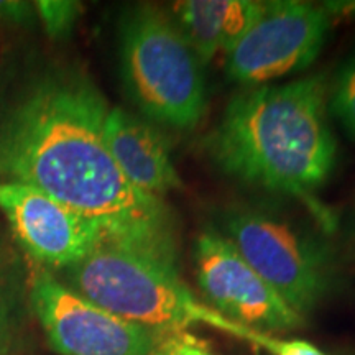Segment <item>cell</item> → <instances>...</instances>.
Here are the masks:
<instances>
[{"label": "cell", "instance_id": "9", "mask_svg": "<svg viewBox=\"0 0 355 355\" xmlns=\"http://www.w3.org/2000/svg\"><path fill=\"white\" fill-rule=\"evenodd\" d=\"M0 211L17 242L44 270L69 268L107 242L94 222L30 186L0 181Z\"/></svg>", "mask_w": 355, "mask_h": 355}, {"label": "cell", "instance_id": "6", "mask_svg": "<svg viewBox=\"0 0 355 355\" xmlns=\"http://www.w3.org/2000/svg\"><path fill=\"white\" fill-rule=\"evenodd\" d=\"M331 24L332 13L324 6L263 2L254 24L224 55L225 74L254 87L308 69L321 53Z\"/></svg>", "mask_w": 355, "mask_h": 355}, {"label": "cell", "instance_id": "13", "mask_svg": "<svg viewBox=\"0 0 355 355\" xmlns=\"http://www.w3.org/2000/svg\"><path fill=\"white\" fill-rule=\"evenodd\" d=\"M327 110L355 140V58L340 68L327 89Z\"/></svg>", "mask_w": 355, "mask_h": 355}, {"label": "cell", "instance_id": "3", "mask_svg": "<svg viewBox=\"0 0 355 355\" xmlns=\"http://www.w3.org/2000/svg\"><path fill=\"white\" fill-rule=\"evenodd\" d=\"M63 272L68 286L83 298L155 332L188 331L194 324H207L263 349L272 337L199 303L181 282L176 266L133 248L104 242Z\"/></svg>", "mask_w": 355, "mask_h": 355}, {"label": "cell", "instance_id": "10", "mask_svg": "<svg viewBox=\"0 0 355 355\" xmlns=\"http://www.w3.org/2000/svg\"><path fill=\"white\" fill-rule=\"evenodd\" d=\"M104 137L115 165L140 193L163 199L181 188L165 137L145 119L122 107H109Z\"/></svg>", "mask_w": 355, "mask_h": 355}, {"label": "cell", "instance_id": "4", "mask_svg": "<svg viewBox=\"0 0 355 355\" xmlns=\"http://www.w3.org/2000/svg\"><path fill=\"white\" fill-rule=\"evenodd\" d=\"M123 87L150 121L191 130L206 112L201 61L163 8L141 3L127 10L119 28Z\"/></svg>", "mask_w": 355, "mask_h": 355}, {"label": "cell", "instance_id": "16", "mask_svg": "<svg viewBox=\"0 0 355 355\" xmlns=\"http://www.w3.org/2000/svg\"><path fill=\"white\" fill-rule=\"evenodd\" d=\"M33 3L19 0H0V21L10 25H30L35 20Z\"/></svg>", "mask_w": 355, "mask_h": 355}, {"label": "cell", "instance_id": "12", "mask_svg": "<svg viewBox=\"0 0 355 355\" xmlns=\"http://www.w3.org/2000/svg\"><path fill=\"white\" fill-rule=\"evenodd\" d=\"M21 268L12 248L0 239V355L12 347L20 309Z\"/></svg>", "mask_w": 355, "mask_h": 355}, {"label": "cell", "instance_id": "15", "mask_svg": "<svg viewBox=\"0 0 355 355\" xmlns=\"http://www.w3.org/2000/svg\"><path fill=\"white\" fill-rule=\"evenodd\" d=\"M153 355H216V352L188 331H163L158 332Z\"/></svg>", "mask_w": 355, "mask_h": 355}, {"label": "cell", "instance_id": "14", "mask_svg": "<svg viewBox=\"0 0 355 355\" xmlns=\"http://www.w3.org/2000/svg\"><path fill=\"white\" fill-rule=\"evenodd\" d=\"M33 8L44 33L55 42L66 40L73 33L83 12L81 3L73 0H40L33 2Z\"/></svg>", "mask_w": 355, "mask_h": 355}, {"label": "cell", "instance_id": "2", "mask_svg": "<svg viewBox=\"0 0 355 355\" xmlns=\"http://www.w3.org/2000/svg\"><path fill=\"white\" fill-rule=\"evenodd\" d=\"M327 89L326 74H314L234 96L209 139L220 170L248 184L308 201L336 165Z\"/></svg>", "mask_w": 355, "mask_h": 355}, {"label": "cell", "instance_id": "5", "mask_svg": "<svg viewBox=\"0 0 355 355\" xmlns=\"http://www.w3.org/2000/svg\"><path fill=\"white\" fill-rule=\"evenodd\" d=\"M261 279L304 318L329 288L324 248L279 217L241 209L225 217V235Z\"/></svg>", "mask_w": 355, "mask_h": 355}, {"label": "cell", "instance_id": "17", "mask_svg": "<svg viewBox=\"0 0 355 355\" xmlns=\"http://www.w3.org/2000/svg\"><path fill=\"white\" fill-rule=\"evenodd\" d=\"M266 350L273 355H326L306 340H282L277 337H270Z\"/></svg>", "mask_w": 355, "mask_h": 355}, {"label": "cell", "instance_id": "7", "mask_svg": "<svg viewBox=\"0 0 355 355\" xmlns=\"http://www.w3.org/2000/svg\"><path fill=\"white\" fill-rule=\"evenodd\" d=\"M26 290L30 308L56 354L153 355L158 332L91 303L50 270H35Z\"/></svg>", "mask_w": 355, "mask_h": 355}, {"label": "cell", "instance_id": "11", "mask_svg": "<svg viewBox=\"0 0 355 355\" xmlns=\"http://www.w3.org/2000/svg\"><path fill=\"white\" fill-rule=\"evenodd\" d=\"M252 0H183L173 3V20L201 64L225 55L261 12Z\"/></svg>", "mask_w": 355, "mask_h": 355}, {"label": "cell", "instance_id": "8", "mask_svg": "<svg viewBox=\"0 0 355 355\" xmlns=\"http://www.w3.org/2000/svg\"><path fill=\"white\" fill-rule=\"evenodd\" d=\"M194 273L212 309L229 321L263 334L304 322L219 232L207 230L196 239Z\"/></svg>", "mask_w": 355, "mask_h": 355}, {"label": "cell", "instance_id": "1", "mask_svg": "<svg viewBox=\"0 0 355 355\" xmlns=\"http://www.w3.org/2000/svg\"><path fill=\"white\" fill-rule=\"evenodd\" d=\"M107 110L83 71L40 76L0 117V181L42 191L94 222L109 243L176 266L175 217L115 165L104 137Z\"/></svg>", "mask_w": 355, "mask_h": 355}]
</instances>
